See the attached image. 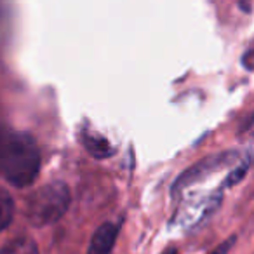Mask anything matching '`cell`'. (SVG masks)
<instances>
[{"label": "cell", "instance_id": "cell-7", "mask_svg": "<svg viewBox=\"0 0 254 254\" xmlns=\"http://www.w3.org/2000/svg\"><path fill=\"white\" fill-rule=\"evenodd\" d=\"M14 216V200L5 190H0V232L5 230Z\"/></svg>", "mask_w": 254, "mask_h": 254}, {"label": "cell", "instance_id": "cell-5", "mask_svg": "<svg viewBox=\"0 0 254 254\" xmlns=\"http://www.w3.org/2000/svg\"><path fill=\"white\" fill-rule=\"evenodd\" d=\"M82 141H84L87 152L91 153V155L98 157V159H106V157H110L113 153L112 145H110L105 138H101V136H98V134H85L84 138H82Z\"/></svg>", "mask_w": 254, "mask_h": 254}, {"label": "cell", "instance_id": "cell-10", "mask_svg": "<svg viewBox=\"0 0 254 254\" xmlns=\"http://www.w3.org/2000/svg\"><path fill=\"white\" fill-rule=\"evenodd\" d=\"M2 139H4V134H2V132H0V145H2Z\"/></svg>", "mask_w": 254, "mask_h": 254}, {"label": "cell", "instance_id": "cell-1", "mask_svg": "<svg viewBox=\"0 0 254 254\" xmlns=\"http://www.w3.org/2000/svg\"><path fill=\"white\" fill-rule=\"evenodd\" d=\"M40 171V150L26 132H11L0 145V173L11 185L25 188Z\"/></svg>", "mask_w": 254, "mask_h": 254}, {"label": "cell", "instance_id": "cell-6", "mask_svg": "<svg viewBox=\"0 0 254 254\" xmlns=\"http://www.w3.org/2000/svg\"><path fill=\"white\" fill-rule=\"evenodd\" d=\"M0 254H39V247L32 239L19 237L0 247Z\"/></svg>", "mask_w": 254, "mask_h": 254}, {"label": "cell", "instance_id": "cell-9", "mask_svg": "<svg viewBox=\"0 0 254 254\" xmlns=\"http://www.w3.org/2000/svg\"><path fill=\"white\" fill-rule=\"evenodd\" d=\"M164 254H178V251H176V249H167Z\"/></svg>", "mask_w": 254, "mask_h": 254}, {"label": "cell", "instance_id": "cell-4", "mask_svg": "<svg viewBox=\"0 0 254 254\" xmlns=\"http://www.w3.org/2000/svg\"><path fill=\"white\" fill-rule=\"evenodd\" d=\"M117 233H119V228H117L113 223H105V225H101L96 230L94 235H92L87 254H110L113 246H115Z\"/></svg>", "mask_w": 254, "mask_h": 254}, {"label": "cell", "instance_id": "cell-3", "mask_svg": "<svg viewBox=\"0 0 254 254\" xmlns=\"http://www.w3.org/2000/svg\"><path fill=\"white\" fill-rule=\"evenodd\" d=\"M235 159H237L235 153H219V155L205 157L204 160L197 162L193 167H190L188 171H185V173L178 178L176 185H174V191H180L181 188L190 187L191 183L202 180V178H205L207 174H211V173H214V171L221 169V167L228 166V164Z\"/></svg>", "mask_w": 254, "mask_h": 254}, {"label": "cell", "instance_id": "cell-2", "mask_svg": "<svg viewBox=\"0 0 254 254\" xmlns=\"http://www.w3.org/2000/svg\"><path fill=\"white\" fill-rule=\"evenodd\" d=\"M70 205V190L61 181L44 185L26 202V216L35 226L56 223Z\"/></svg>", "mask_w": 254, "mask_h": 254}, {"label": "cell", "instance_id": "cell-8", "mask_svg": "<svg viewBox=\"0 0 254 254\" xmlns=\"http://www.w3.org/2000/svg\"><path fill=\"white\" fill-rule=\"evenodd\" d=\"M233 242H235V237H232L230 240H226V242H223L221 246H218L214 251H212L211 254H228V251L232 249Z\"/></svg>", "mask_w": 254, "mask_h": 254}]
</instances>
